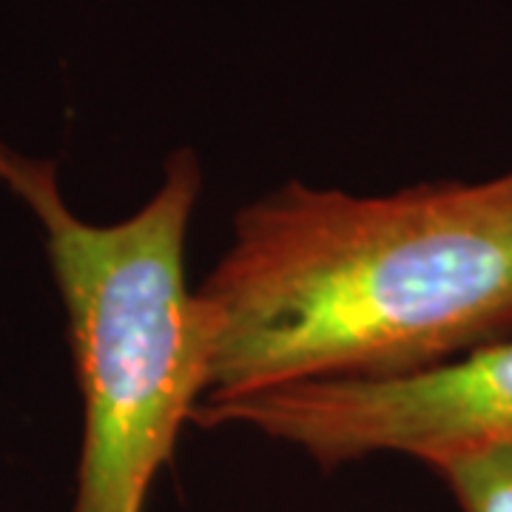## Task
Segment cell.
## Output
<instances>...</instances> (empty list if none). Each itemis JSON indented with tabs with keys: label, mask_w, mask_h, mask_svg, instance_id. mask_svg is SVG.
I'll list each match as a JSON object with an SVG mask.
<instances>
[{
	"label": "cell",
	"mask_w": 512,
	"mask_h": 512,
	"mask_svg": "<svg viewBox=\"0 0 512 512\" xmlns=\"http://www.w3.org/2000/svg\"><path fill=\"white\" fill-rule=\"evenodd\" d=\"M202 427L245 424L322 467L404 453L427 467L481 444H512V336L396 379L311 382L200 402Z\"/></svg>",
	"instance_id": "obj_3"
},
{
	"label": "cell",
	"mask_w": 512,
	"mask_h": 512,
	"mask_svg": "<svg viewBox=\"0 0 512 512\" xmlns=\"http://www.w3.org/2000/svg\"><path fill=\"white\" fill-rule=\"evenodd\" d=\"M461 512H512V444H481L430 464Z\"/></svg>",
	"instance_id": "obj_4"
},
{
	"label": "cell",
	"mask_w": 512,
	"mask_h": 512,
	"mask_svg": "<svg viewBox=\"0 0 512 512\" xmlns=\"http://www.w3.org/2000/svg\"><path fill=\"white\" fill-rule=\"evenodd\" d=\"M194 299L202 402L447 365L512 336V171L387 197L282 185Z\"/></svg>",
	"instance_id": "obj_1"
},
{
	"label": "cell",
	"mask_w": 512,
	"mask_h": 512,
	"mask_svg": "<svg viewBox=\"0 0 512 512\" xmlns=\"http://www.w3.org/2000/svg\"><path fill=\"white\" fill-rule=\"evenodd\" d=\"M0 180L32 208L69 316L83 396L72 512H143L180 430L205 399L208 356L185 237L202 188L194 151H174L157 194L128 220L94 225L66 205L52 160L0 140Z\"/></svg>",
	"instance_id": "obj_2"
}]
</instances>
